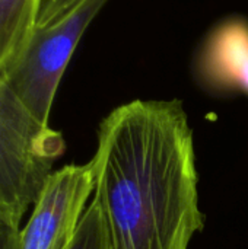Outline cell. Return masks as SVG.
<instances>
[{"mask_svg": "<svg viewBox=\"0 0 248 249\" xmlns=\"http://www.w3.org/2000/svg\"><path fill=\"white\" fill-rule=\"evenodd\" d=\"M70 249H114L111 235L95 198L89 203Z\"/></svg>", "mask_w": 248, "mask_h": 249, "instance_id": "52a82bcc", "label": "cell"}, {"mask_svg": "<svg viewBox=\"0 0 248 249\" xmlns=\"http://www.w3.org/2000/svg\"><path fill=\"white\" fill-rule=\"evenodd\" d=\"M0 249H22V225L0 217Z\"/></svg>", "mask_w": 248, "mask_h": 249, "instance_id": "ba28073f", "label": "cell"}, {"mask_svg": "<svg viewBox=\"0 0 248 249\" xmlns=\"http://www.w3.org/2000/svg\"><path fill=\"white\" fill-rule=\"evenodd\" d=\"M194 156L178 99H136L101 121L89 162L114 249H189L205 225Z\"/></svg>", "mask_w": 248, "mask_h": 249, "instance_id": "6da1fadb", "label": "cell"}, {"mask_svg": "<svg viewBox=\"0 0 248 249\" xmlns=\"http://www.w3.org/2000/svg\"><path fill=\"white\" fill-rule=\"evenodd\" d=\"M94 190L91 162L53 171L22 226V249H70Z\"/></svg>", "mask_w": 248, "mask_h": 249, "instance_id": "277c9868", "label": "cell"}, {"mask_svg": "<svg viewBox=\"0 0 248 249\" xmlns=\"http://www.w3.org/2000/svg\"><path fill=\"white\" fill-rule=\"evenodd\" d=\"M197 70L213 90L248 95L247 20L235 18L216 26L203 44Z\"/></svg>", "mask_w": 248, "mask_h": 249, "instance_id": "5b68a950", "label": "cell"}, {"mask_svg": "<svg viewBox=\"0 0 248 249\" xmlns=\"http://www.w3.org/2000/svg\"><path fill=\"white\" fill-rule=\"evenodd\" d=\"M41 0H0V77L20 57Z\"/></svg>", "mask_w": 248, "mask_h": 249, "instance_id": "8992f818", "label": "cell"}, {"mask_svg": "<svg viewBox=\"0 0 248 249\" xmlns=\"http://www.w3.org/2000/svg\"><path fill=\"white\" fill-rule=\"evenodd\" d=\"M107 1L41 0L28 42L3 77L39 123L50 125L53 102L67 64Z\"/></svg>", "mask_w": 248, "mask_h": 249, "instance_id": "7a4b0ae2", "label": "cell"}, {"mask_svg": "<svg viewBox=\"0 0 248 249\" xmlns=\"http://www.w3.org/2000/svg\"><path fill=\"white\" fill-rule=\"evenodd\" d=\"M66 144L39 123L0 77V217L22 225Z\"/></svg>", "mask_w": 248, "mask_h": 249, "instance_id": "3957f363", "label": "cell"}]
</instances>
